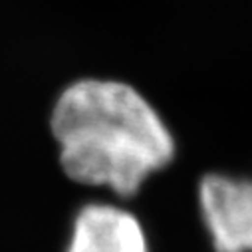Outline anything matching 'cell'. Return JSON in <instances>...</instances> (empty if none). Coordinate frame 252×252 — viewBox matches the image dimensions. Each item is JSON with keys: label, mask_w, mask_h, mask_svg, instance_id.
Listing matches in <instances>:
<instances>
[{"label": "cell", "mask_w": 252, "mask_h": 252, "mask_svg": "<svg viewBox=\"0 0 252 252\" xmlns=\"http://www.w3.org/2000/svg\"><path fill=\"white\" fill-rule=\"evenodd\" d=\"M48 131L70 183L123 205L179 155L157 107L133 84L115 78L66 84L50 107Z\"/></svg>", "instance_id": "1"}, {"label": "cell", "mask_w": 252, "mask_h": 252, "mask_svg": "<svg viewBox=\"0 0 252 252\" xmlns=\"http://www.w3.org/2000/svg\"><path fill=\"white\" fill-rule=\"evenodd\" d=\"M195 197L213 252L252 250V183L248 175L205 171L197 179Z\"/></svg>", "instance_id": "2"}, {"label": "cell", "mask_w": 252, "mask_h": 252, "mask_svg": "<svg viewBox=\"0 0 252 252\" xmlns=\"http://www.w3.org/2000/svg\"><path fill=\"white\" fill-rule=\"evenodd\" d=\"M64 252H151L141 219L107 199L82 203L70 222Z\"/></svg>", "instance_id": "3"}]
</instances>
